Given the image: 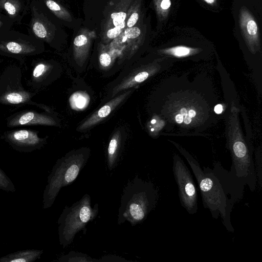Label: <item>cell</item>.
<instances>
[{
	"label": "cell",
	"instance_id": "16",
	"mask_svg": "<svg viewBox=\"0 0 262 262\" xmlns=\"http://www.w3.org/2000/svg\"><path fill=\"white\" fill-rule=\"evenodd\" d=\"M43 4L57 17L66 21H71L72 17L69 12L60 4L54 0H37Z\"/></svg>",
	"mask_w": 262,
	"mask_h": 262
},
{
	"label": "cell",
	"instance_id": "27",
	"mask_svg": "<svg viewBox=\"0 0 262 262\" xmlns=\"http://www.w3.org/2000/svg\"><path fill=\"white\" fill-rule=\"evenodd\" d=\"M155 6L159 15L164 16L170 9L171 2L170 0H155Z\"/></svg>",
	"mask_w": 262,
	"mask_h": 262
},
{
	"label": "cell",
	"instance_id": "29",
	"mask_svg": "<svg viewBox=\"0 0 262 262\" xmlns=\"http://www.w3.org/2000/svg\"><path fill=\"white\" fill-rule=\"evenodd\" d=\"M123 30L116 27L107 29L105 33V40L110 41L116 39L121 34Z\"/></svg>",
	"mask_w": 262,
	"mask_h": 262
},
{
	"label": "cell",
	"instance_id": "3",
	"mask_svg": "<svg viewBox=\"0 0 262 262\" xmlns=\"http://www.w3.org/2000/svg\"><path fill=\"white\" fill-rule=\"evenodd\" d=\"M87 148H81L68 153L58 159L48 177L43 193V209L51 207L60 189L71 184L84 168L89 159Z\"/></svg>",
	"mask_w": 262,
	"mask_h": 262
},
{
	"label": "cell",
	"instance_id": "14",
	"mask_svg": "<svg viewBox=\"0 0 262 262\" xmlns=\"http://www.w3.org/2000/svg\"><path fill=\"white\" fill-rule=\"evenodd\" d=\"M35 95L24 90H12L6 92L0 96V102L4 104H21L35 103L31 102V98Z\"/></svg>",
	"mask_w": 262,
	"mask_h": 262
},
{
	"label": "cell",
	"instance_id": "17",
	"mask_svg": "<svg viewBox=\"0 0 262 262\" xmlns=\"http://www.w3.org/2000/svg\"><path fill=\"white\" fill-rule=\"evenodd\" d=\"M128 10L124 11L123 9L121 8V10L113 12L108 19V25H107V29L116 27L124 30L126 27V19Z\"/></svg>",
	"mask_w": 262,
	"mask_h": 262
},
{
	"label": "cell",
	"instance_id": "1",
	"mask_svg": "<svg viewBox=\"0 0 262 262\" xmlns=\"http://www.w3.org/2000/svg\"><path fill=\"white\" fill-rule=\"evenodd\" d=\"M192 170L201 191L204 207L209 210L213 219L220 216L229 232L234 231L231 213L234 204L243 197L245 185L219 162L213 168L203 167L188 153L182 152Z\"/></svg>",
	"mask_w": 262,
	"mask_h": 262
},
{
	"label": "cell",
	"instance_id": "22",
	"mask_svg": "<svg viewBox=\"0 0 262 262\" xmlns=\"http://www.w3.org/2000/svg\"><path fill=\"white\" fill-rule=\"evenodd\" d=\"M89 100L88 95L81 92L75 93L70 99L71 107L76 110H81L86 107Z\"/></svg>",
	"mask_w": 262,
	"mask_h": 262
},
{
	"label": "cell",
	"instance_id": "2",
	"mask_svg": "<svg viewBox=\"0 0 262 262\" xmlns=\"http://www.w3.org/2000/svg\"><path fill=\"white\" fill-rule=\"evenodd\" d=\"M158 198V190L151 182L136 176L123 189L118 224L127 221L133 226L143 222L155 208Z\"/></svg>",
	"mask_w": 262,
	"mask_h": 262
},
{
	"label": "cell",
	"instance_id": "30",
	"mask_svg": "<svg viewBox=\"0 0 262 262\" xmlns=\"http://www.w3.org/2000/svg\"><path fill=\"white\" fill-rule=\"evenodd\" d=\"M99 261H128L125 259L115 255H106L99 259Z\"/></svg>",
	"mask_w": 262,
	"mask_h": 262
},
{
	"label": "cell",
	"instance_id": "8",
	"mask_svg": "<svg viewBox=\"0 0 262 262\" xmlns=\"http://www.w3.org/2000/svg\"><path fill=\"white\" fill-rule=\"evenodd\" d=\"M56 124V121L52 117L34 111L19 112L10 117L7 122L9 127L39 125L54 126Z\"/></svg>",
	"mask_w": 262,
	"mask_h": 262
},
{
	"label": "cell",
	"instance_id": "6",
	"mask_svg": "<svg viewBox=\"0 0 262 262\" xmlns=\"http://www.w3.org/2000/svg\"><path fill=\"white\" fill-rule=\"evenodd\" d=\"M40 51L39 40L11 29L0 32V54L8 56H28Z\"/></svg>",
	"mask_w": 262,
	"mask_h": 262
},
{
	"label": "cell",
	"instance_id": "15",
	"mask_svg": "<svg viewBox=\"0 0 262 262\" xmlns=\"http://www.w3.org/2000/svg\"><path fill=\"white\" fill-rule=\"evenodd\" d=\"M121 145V136L120 131L117 130L112 137L107 147V163L110 170H113L118 163Z\"/></svg>",
	"mask_w": 262,
	"mask_h": 262
},
{
	"label": "cell",
	"instance_id": "28",
	"mask_svg": "<svg viewBox=\"0 0 262 262\" xmlns=\"http://www.w3.org/2000/svg\"><path fill=\"white\" fill-rule=\"evenodd\" d=\"M13 24V21L0 8V32L11 29Z\"/></svg>",
	"mask_w": 262,
	"mask_h": 262
},
{
	"label": "cell",
	"instance_id": "23",
	"mask_svg": "<svg viewBox=\"0 0 262 262\" xmlns=\"http://www.w3.org/2000/svg\"><path fill=\"white\" fill-rule=\"evenodd\" d=\"M115 57L111 51L104 48L99 52V61L100 65L103 69L110 68L113 63Z\"/></svg>",
	"mask_w": 262,
	"mask_h": 262
},
{
	"label": "cell",
	"instance_id": "26",
	"mask_svg": "<svg viewBox=\"0 0 262 262\" xmlns=\"http://www.w3.org/2000/svg\"><path fill=\"white\" fill-rule=\"evenodd\" d=\"M192 51L190 48L185 46H177L165 50V52L177 57H183L189 55Z\"/></svg>",
	"mask_w": 262,
	"mask_h": 262
},
{
	"label": "cell",
	"instance_id": "21",
	"mask_svg": "<svg viewBox=\"0 0 262 262\" xmlns=\"http://www.w3.org/2000/svg\"><path fill=\"white\" fill-rule=\"evenodd\" d=\"M51 67V65L46 62H40L36 63L32 74L33 82H40L49 73Z\"/></svg>",
	"mask_w": 262,
	"mask_h": 262
},
{
	"label": "cell",
	"instance_id": "18",
	"mask_svg": "<svg viewBox=\"0 0 262 262\" xmlns=\"http://www.w3.org/2000/svg\"><path fill=\"white\" fill-rule=\"evenodd\" d=\"M141 0H135L128 8L126 19V28L134 26L139 20L141 13Z\"/></svg>",
	"mask_w": 262,
	"mask_h": 262
},
{
	"label": "cell",
	"instance_id": "20",
	"mask_svg": "<svg viewBox=\"0 0 262 262\" xmlns=\"http://www.w3.org/2000/svg\"><path fill=\"white\" fill-rule=\"evenodd\" d=\"M141 34V31L139 28L133 26L130 28H126L123 30L119 36L125 39H122V42H126L127 45H135L136 41Z\"/></svg>",
	"mask_w": 262,
	"mask_h": 262
},
{
	"label": "cell",
	"instance_id": "9",
	"mask_svg": "<svg viewBox=\"0 0 262 262\" xmlns=\"http://www.w3.org/2000/svg\"><path fill=\"white\" fill-rule=\"evenodd\" d=\"M132 92L133 90L125 91L106 103L86 119L78 127V130H82L89 129L103 120L127 98Z\"/></svg>",
	"mask_w": 262,
	"mask_h": 262
},
{
	"label": "cell",
	"instance_id": "19",
	"mask_svg": "<svg viewBox=\"0 0 262 262\" xmlns=\"http://www.w3.org/2000/svg\"><path fill=\"white\" fill-rule=\"evenodd\" d=\"M58 261L67 262H95L99 259L93 258L86 254L71 251L69 253L58 258Z\"/></svg>",
	"mask_w": 262,
	"mask_h": 262
},
{
	"label": "cell",
	"instance_id": "4",
	"mask_svg": "<svg viewBox=\"0 0 262 262\" xmlns=\"http://www.w3.org/2000/svg\"><path fill=\"white\" fill-rule=\"evenodd\" d=\"M98 212V204L96 203L92 207L88 194L71 206H66L57 221L60 245L64 248L71 244L76 234L84 230L87 224L96 217Z\"/></svg>",
	"mask_w": 262,
	"mask_h": 262
},
{
	"label": "cell",
	"instance_id": "32",
	"mask_svg": "<svg viewBox=\"0 0 262 262\" xmlns=\"http://www.w3.org/2000/svg\"><path fill=\"white\" fill-rule=\"evenodd\" d=\"M206 4L210 5H213L215 4L216 0H203Z\"/></svg>",
	"mask_w": 262,
	"mask_h": 262
},
{
	"label": "cell",
	"instance_id": "24",
	"mask_svg": "<svg viewBox=\"0 0 262 262\" xmlns=\"http://www.w3.org/2000/svg\"><path fill=\"white\" fill-rule=\"evenodd\" d=\"M179 113L175 116V121L179 124L184 122L185 124H189L191 122L192 118L196 115V112L194 110H187L185 107H182Z\"/></svg>",
	"mask_w": 262,
	"mask_h": 262
},
{
	"label": "cell",
	"instance_id": "11",
	"mask_svg": "<svg viewBox=\"0 0 262 262\" xmlns=\"http://www.w3.org/2000/svg\"><path fill=\"white\" fill-rule=\"evenodd\" d=\"M238 23L242 35L250 43L259 41V28L257 22L252 13L247 8L242 7L238 14Z\"/></svg>",
	"mask_w": 262,
	"mask_h": 262
},
{
	"label": "cell",
	"instance_id": "25",
	"mask_svg": "<svg viewBox=\"0 0 262 262\" xmlns=\"http://www.w3.org/2000/svg\"><path fill=\"white\" fill-rule=\"evenodd\" d=\"M0 189L6 192H14L15 186L9 177L0 168Z\"/></svg>",
	"mask_w": 262,
	"mask_h": 262
},
{
	"label": "cell",
	"instance_id": "5",
	"mask_svg": "<svg viewBox=\"0 0 262 262\" xmlns=\"http://www.w3.org/2000/svg\"><path fill=\"white\" fill-rule=\"evenodd\" d=\"M172 171L178 187L181 205L190 214L196 213L198 191L191 172L178 156L173 157Z\"/></svg>",
	"mask_w": 262,
	"mask_h": 262
},
{
	"label": "cell",
	"instance_id": "31",
	"mask_svg": "<svg viewBox=\"0 0 262 262\" xmlns=\"http://www.w3.org/2000/svg\"><path fill=\"white\" fill-rule=\"evenodd\" d=\"M214 111L216 114H221L223 111L222 105L221 104L216 105L214 107Z\"/></svg>",
	"mask_w": 262,
	"mask_h": 262
},
{
	"label": "cell",
	"instance_id": "10",
	"mask_svg": "<svg viewBox=\"0 0 262 262\" xmlns=\"http://www.w3.org/2000/svg\"><path fill=\"white\" fill-rule=\"evenodd\" d=\"M94 31L86 29L80 31L73 40V54L76 63L80 66L84 63L89 53L93 39L95 37Z\"/></svg>",
	"mask_w": 262,
	"mask_h": 262
},
{
	"label": "cell",
	"instance_id": "7",
	"mask_svg": "<svg viewBox=\"0 0 262 262\" xmlns=\"http://www.w3.org/2000/svg\"><path fill=\"white\" fill-rule=\"evenodd\" d=\"M5 138L15 150L21 152H31L40 148L45 143L38 133L29 129H20L5 133Z\"/></svg>",
	"mask_w": 262,
	"mask_h": 262
},
{
	"label": "cell",
	"instance_id": "13",
	"mask_svg": "<svg viewBox=\"0 0 262 262\" xmlns=\"http://www.w3.org/2000/svg\"><path fill=\"white\" fill-rule=\"evenodd\" d=\"M42 250L26 249L0 257V262H33L40 258Z\"/></svg>",
	"mask_w": 262,
	"mask_h": 262
},
{
	"label": "cell",
	"instance_id": "12",
	"mask_svg": "<svg viewBox=\"0 0 262 262\" xmlns=\"http://www.w3.org/2000/svg\"><path fill=\"white\" fill-rule=\"evenodd\" d=\"M31 0H0V8L13 23L20 24L27 14Z\"/></svg>",
	"mask_w": 262,
	"mask_h": 262
},
{
	"label": "cell",
	"instance_id": "33",
	"mask_svg": "<svg viewBox=\"0 0 262 262\" xmlns=\"http://www.w3.org/2000/svg\"><path fill=\"white\" fill-rule=\"evenodd\" d=\"M151 123L154 124V123H156V120H152L151 121Z\"/></svg>",
	"mask_w": 262,
	"mask_h": 262
}]
</instances>
